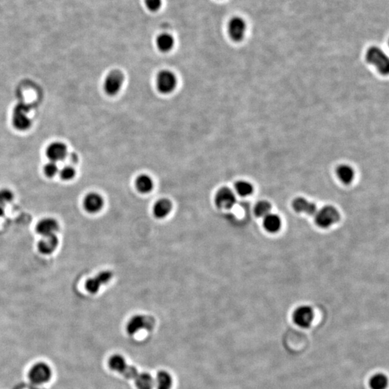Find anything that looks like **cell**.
Masks as SVG:
<instances>
[{
	"instance_id": "6da1fadb",
	"label": "cell",
	"mask_w": 389,
	"mask_h": 389,
	"mask_svg": "<svg viewBox=\"0 0 389 389\" xmlns=\"http://www.w3.org/2000/svg\"><path fill=\"white\" fill-rule=\"evenodd\" d=\"M366 61L376 69L381 75H387L389 72V59L387 54L381 48L372 46L366 54Z\"/></svg>"
},
{
	"instance_id": "7a4b0ae2",
	"label": "cell",
	"mask_w": 389,
	"mask_h": 389,
	"mask_svg": "<svg viewBox=\"0 0 389 389\" xmlns=\"http://www.w3.org/2000/svg\"><path fill=\"white\" fill-rule=\"evenodd\" d=\"M177 84V77L171 71L164 69L156 75V88L163 95H169L174 92Z\"/></svg>"
},
{
	"instance_id": "3957f363",
	"label": "cell",
	"mask_w": 389,
	"mask_h": 389,
	"mask_svg": "<svg viewBox=\"0 0 389 389\" xmlns=\"http://www.w3.org/2000/svg\"><path fill=\"white\" fill-rule=\"evenodd\" d=\"M125 77L120 70H113L107 75L104 81V90L109 96H115L120 93L124 84Z\"/></svg>"
},
{
	"instance_id": "277c9868",
	"label": "cell",
	"mask_w": 389,
	"mask_h": 389,
	"mask_svg": "<svg viewBox=\"0 0 389 389\" xmlns=\"http://www.w3.org/2000/svg\"><path fill=\"white\" fill-rule=\"evenodd\" d=\"M315 221L319 227L328 228L337 223L340 220V215L338 211L333 206H327L316 211Z\"/></svg>"
},
{
	"instance_id": "5b68a950",
	"label": "cell",
	"mask_w": 389,
	"mask_h": 389,
	"mask_svg": "<svg viewBox=\"0 0 389 389\" xmlns=\"http://www.w3.org/2000/svg\"><path fill=\"white\" fill-rule=\"evenodd\" d=\"M155 322L153 318L144 315H136L133 316L129 321L126 327L129 334H137L142 330L150 331L155 327Z\"/></svg>"
},
{
	"instance_id": "8992f818",
	"label": "cell",
	"mask_w": 389,
	"mask_h": 389,
	"mask_svg": "<svg viewBox=\"0 0 389 389\" xmlns=\"http://www.w3.org/2000/svg\"><path fill=\"white\" fill-rule=\"evenodd\" d=\"M30 107L26 104L17 105L13 116V123L15 128L19 131H25L31 126V120L28 116Z\"/></svg>"
},
{
	"instance_id": "52a82bcc",
	"label": "cell",
	"mask_w": 389,
	"mask_h": 389,
	"mask_svg": "<svg viewBox=\"0 0 389 389\" xmlns=\"http://www.w3.org/2000/svg\"><path fill=\"white\" fill-rule=\"evenodd\" d=\"M236 197L234 193L227 187L218 190L215 196V203L221 209H230L234 206Z\"/></svg>"
},
{
	"instance_id": "ba28073f",
	"label": "cell",
	"mask_w": 389,
	"mask_h": 389,
	"mask_svg": "<svg viewBox=\"0 0 389 389\" xmlns=\"http://www.w3.org/2000/svg\"><path fill=\"white\" fill-rule=\"evenodd\" d=\"M51 376V369L44 363H37L30 370L29 378L33 384H44L49 381Z\"/></svg>"
},
{
	"instance_id": "9c48e42d",
	"label": "cell",
	"mask_w": 389,
	"mask_h": 389,
	"mask_svg": "<svg viewBox=\"0 0 389 389\" xmlns=\"http://www.w3.org/2000/svg\"><path fill=\"white\" fill-rule=\"evenodd\" d=\"M113 275H114L111 271H105L99 272L96 277H91L87 280L85 283L86 289L90 293H97L101 286L111 281Z\"/></svg>"
},
{
	"instance_id": "30bf717a",
	"label": "cell",
	"mask_w": 389,
	"mask_h": 389,
	"mask_svg": "<svg viewBox=\"0 0 389 389\" xmlns=\"http://www.w3.org/2000/svg\"><path fill=\"white\" fill-rule=\"evenodd\" d=\"M246 26L244 19L239 17H234L229 22L228 32L231 39L235 42H240L245 36Z\"/></svg>"
},
{
	"instance_id": "8fae6325",
	"label": "cell",
	"mask_w": 389,
	"mask_h": 389,
	"mask_svg": "<svg viewBox=\"0 0 389 389\" xmlns=\"http://www.w3.org/2000/svg\"><path fill=\"white\" fill-rule=\"evenodd\" d=\"M313 309L309 306H301L294 311L293 321L300 327L308 328L313 322Z\"/></svg>"
},
{
	"instance_id": "7c38bea8",
	"label": "cell",
	"mask_w": 389,
	"mask_h": 389,
	"mask_svg": "<svg viewBox=\"0 0 389 389\" xmlns=\"http://www.w3.org/2000/svg\"><path fill=\"white\" fill-rule=\"evenodd\" d=\"M83 206L87 212L97 214L103 208V197L97 193H90L84 197Z\"/></svg>"
},
{
	"instance_id": "4fadbf2b",
	"label": "cell",
	"mask_w": 389,
	"mask_h": 389,
	"mask_svg": "<svg viewBox=\"0 0 389 389\" xmlns=\"http://www.w3.org/2000/svg\"><path fill=\"white\" fill-rule=\"evenodd\" d=\"M59 229L58 221L53 218H45L40 220L36 225V232L43 236L55 234Z\"/></svg>"
},
{
	"instance_id": "5bb4252c",
	"label": "cell",
	"mask_w": 389,
	"mask_h": 389,
	"mask_svg": "<svg viewBox=\"0 0 389 389\" xmlns=\"http://www.w3.org/2000/svg\"><path fill=\"white\" fill-rule=\"evenodd\" d=\"M46 155L51 162L63 160L67 156V148L63 143H53L47 148Z\"/></svg>"
},
{
	"instance_id": "9a60e30c",
	"label": "cell",
	"mask_w": 389,
	"mask_h": 389,
	"mask_svg": "<svg viewBox=\"0 0 389 389\" xmlns=\"http://www.w3.org/2000/svg\"><path fill=\"white\" fill-rule=\"evenodd\" d=\"M58 245V237L55 234L43 236L38 244V249L43 254H52Z\"/></svg>"
},
{
	"instance_id": "2e32d148",
	"label": "cell",
	"mask_w": 389,
	"mask_h": 389,
	"mask_svg": "<svg viewBox=\"0 0 389 389\" xmlns=\"http://www.w3.org/2000/svg\"><path fill=\"white\" fill-rule=\"evenodd\" d=\"M337 177L345 185L352 183L355 178V173L353 167L348 164H342L336 169Z\"/></svg>"
},
{
	"instance_id": "e0dca14e",
	"label": "cell",
	"mask_w": 389,
	"mask_h": 389,
	"mask_svg": "<svg viewBox=\"0 0 389 389\" xmlns=\"http://www.w3.org/2000/svg\"><path fill=\"white\" fill-rule=\"evenodd\" d=\"M292 208L298 213H304L308 215H314L317 211L316 205L311 203L304 197H297L292 201Z\"/></svg>"
},
{
	"instance_id": "ac0fdd59",
	"label": "cell",
	"mask_w": 389,
	"mask_h": 389,
	"mask_svg": "<svg viewBox=\"0 0 389 389\" xmlns=\"http://www.w3.org/2000/svg\"><path fill=\"white\" fill-rule=\"evenodd\" d=\"M173 204L167 199H161L155 203L154 206V215L159 219L165 218L171 212Z\"/></svg>"
},
{
	"instance_id": "d6986e66",
	"label": "cell",
	"mask_w": 389,
	"mask_h": 389,
	"mask_svg": "<svg viewBox=\"0 0 389 389\" xmlns=\"http://www.w3.org/2000/svg\"><path fill=\"white\" fill-rule=\"evenodd\" d=\"M136 188L141 194H149L154 189L153 180L147 175H141L136 180Z\"/></svg>"
},
{
	"instance_id": "ffe728a7",
	"label": "cell",
	"mask_w": 389,
	"mask_h": 389,
	"mask_svg": "<svg viewBox=\"0 0 389 389\" xmlns=\"http://www.w3.org/2000/svg\"><path fill=\"white\" fill-rule=\"evenodd\" d=\"M263 225L265 229L271 233H275L281 227V220L278 215L269 214L264 217Z\"/></svg>"
},
{
	"instance_id": "44dd1931",
	"label": "cell",
	"mask_w": 389,
	"mask_h": 389,
	"mask_svg": "<svg viewBox=\"0 0 389 389\" xmlns=\"http://www.w3.org/2000/svg\"><path fill=\"white\" fill-rule=\"evenodd\" d=\"M175 45V40L173 36L168 33H163L159 35L156 39V46L158 49L162 52H169L173 49Z\"/></svg>"
},
{
	"instance_id": "7402d4cb",
	"label": "cell",
	"mask_w": 389,
	"mask_h": 389,
	"mask_svg": "<svg viewBox=\"0 0 389 389\" xmlns=\"http://www.w3.org/2000/svg\"><path fill=\"white\" fill-rule=\"evenodd\" d=\"M157 389H171L173 385V377L168 372L159 371L155 380Z\"/></svg>"
},
{
	"instance_id": "603a6c76",
	"label": "cell",
	"mask_w": 389,
	"mask_h": 389,
	"mask_svg": "<svg viewBox=\"0 0 389 389\" xmlns=\"http://www.w3.org/2000/svg\"><path fill=\"white\" fill-rule=\"evenodd\" d=\"M134 381L138 389H153L155 386V381L153 377L147 373L138 374Z\"/></svg>"
},
{
	"instance_id": "cb8c5ba5",
	"label": "cell",
	"mask_w": 389,
	"mask_h": 389,
	"mask_svg": "<svg viewBox=\"0 0 389 389\" xmlns=\"http://www.w3.org/2000/svg\"><path fill=\"white\" fill-rule=\"evenodd\" d=\"M234 188L236 194L242 197L250 195L253 194L254 191L253 185L250 182L244 180L238 181L236 182Z\"/></svg>"
},
{
	"instance_id": "d4e9b609",
	"label": "cell",
	"mask_w": 389,
	"mask_h": 389,
	"mask_svg": "<svg viewBox=\"0 0 389 389\" xmlns=\"http://www.w3.org/2000/svg\"><path fill=\"white\" fill-rule=\"evenodd\" d=\"M127 364L126 359L120 355H115L109 360L110 368L114 371L119 373H121Z\"/></svg>"
},
{
	"instance_id": "484cf974",
	"label": "cell",
	"mask_w": 389,
	"mask_h": 389,
	"mask_svg": "<svg viewBox=\"0 0 389 389\" xmlns=\"http://www.w3.org/2000/svg\"><path fill=\"white\" fill-rule=\"evenodd\" d=\"M370 387L372 389H386L388 387V378L384 374H376L370 379Z\"/></svg>"
},
{
	"instance_id": "4316f807",
	"label": "cell",
	"mask_w": 389,
	"mask_h": 389,
	"mask_svg": "<svg viewBox=\"0 0 389 389\" xmlns=\"http://www.w3.org/2000/svg\"><path fill=\"white\" fill-rule=\"evenodd\" d=\"M271 208L272 206L269 202L266 201V200H262L256 204L255 207H254V214L258 217L266 216L271 212Z\"/></svg>"
},
{
	"instance_id": "83f0119b",
	"label": "cell",
	"mask_w": 389,
	"mask_h": 389,
	"mask_svg": "<svg viewBox=\"0 0 389 389\" xmlns=\"http://www.w3.org/2000/svg\"><path fill=\"white\" fill-rule=\"evenodd\" d=\"M76 171L74 167L71 166H65L60 170V177L64 180H71L75 177Z\"/></svg>"
},
{
	"instance_id": "f1b7e54d",
	"label": "cell",
	"mask_w": 389,
	"mask_h": 389,
	"mask_svg": "<svg viewBox=\"0 0 389 389\" xmlns=\"http://www.w3.org/2000/svg\"><path fill=\"white\" fill-rule=\"evenodd\" d=\"M14 198L13 192L8 189H2L0 191V204L4 206L10 203Z\"/></svg>"
},
{
	"instance_id": "f546056e",
	"label": "cell",
	"mask_w": 389,
	"mask_h": 389,
	"mask_svg": "<svg viewBox=\"0 0 389 389\" xmlns=\"http://www.w3.org/2000/svg\"><path fill=\"white\" fill-rule=\"evenodd\" d=\"M44 174L48 177H54L58 173V167L56 162L47 163L43 168Z\"/></svg>"
},
{
	"instance_id": "4dcf8cb0",
	"label": "cell",
	"mask_w": 389,
	"mask_h": 389,
	"mask_svg": "<svg viewBox=\"0 0 389 389\" xmlns=\"http://www.w3.org/2000/svg\"><path fill=\"white\" fill-rule=\"evenodd\" d=\"M146 7L151 11H157L162 5V0H145Z\"/></svg>"
},
{
	"instance_id": "1f68e13d",
	"label": "cell",
	"mask_w": 389,
	"mask_h": 389,
	"mask_svg": "<svg viewBox=\"0 0 389 389\" xmlns=\"http://www.w3.org/2000/svg\"><path fill=\"white\" fill-rule=\"evenodd\" d=\"M4 207H3L2 205L0 204V217L4 215Z\"/></svg>"
}]
</instances>
